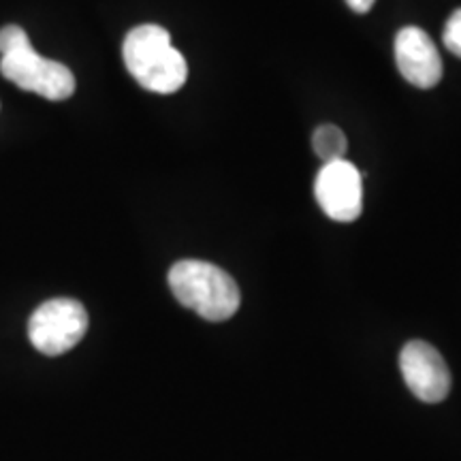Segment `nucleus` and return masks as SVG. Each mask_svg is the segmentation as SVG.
<instances>
[{
    "label": "nucleus",
    "instance_id": "obj_1",
    "mask_svg": "<svg viewBox=\"0 0 461 461\" xmlns=\"http://www.w3.org/2000/svg\"><path fill=\"white\" fill-rule=\"evenodd\" d=\"M122 56L135 82L149 92L173 95L186 84V58L173 48L171 34L163 26L143 24L132 28L124 39Z\"/></svg>",
    "mask_w": 461,
    "mask_h": 461
},
{
    "label": "nucleus",
    "instance_id": "obj_2",
    "mask_svg": "<svg viewBox=\"0 0 461 461\" xmlns=\"http://www.w3.org/2000/svg\"><path fill=\"white\" fill-rule=\"evenodd\" d=\"M169 286L184 308L210 322L229 321L240 310V286L214 263L186 258L169 269Z\"/></svg>",
    "mask_w": 461,
    "mask_h": 461
},
{
    "label": "nucleus",
    "instance_id": "obj_3",
    "mask_svg": "<svg viewBox=\"0 0 461 461\" xmlns=\"http://www.w3.org/2000/svg\"><path fill=\"white\" fill-rule=\"evenodd\" d=\"M88 331V312L75 299H50L28 321V338L39 353L58 357L82 342Z\"/></svg>",
    "mask_w": 461,
    "mask_h": 461
},
{
    "label": "nucleus",
    "instance_id": "obj_4",
    "mask_svg": "<svg viewBox=\"0 0 461 461\" xmlns=\"http://www.w3.org/2000/svg\"><path fill=\"white\" fill-rule=\"evenodd\" d=\"M0 73L17 88L34 92L50 101H65L75 92V75L71 68L37 54L31 43L0 58Z\"/></svg>",
    "mask_w": 461,
    "mask_h": 461
},
{
    "label": "nucleus",
    "instance_id": "obj_5",
    "mask_svg": "<svg viewBox=\"0 0 461 461\" xmlns=\"http://www.w3.org/2000/svg\"><path fill=\"white\" fill-rule=\"evenodd\" d=\"M321 210L336 222H355L363 212V176L348 160L325 163L314 182Z\"/></svg>",
    "mask_w": 461,
    "mask_h": 461
},
{
    "label": "nucleus",
    "instance_id": "obj_6",
    "mask_svg": "<svg viewBox=\"0 0 461 461\" xmlns=\"http://www.w3.org/2000/svg\"><path fill=\"white\" fill-rule=\"evenodd\" d=\"M402 376L408 389L420 402L438 403L451 391V372L434 346L423 339H412L402 348L400 355Z\"/></svg>",
    "mask_w": 461,
    "mask_h": 461
},
{
    "label": "nucleus",
    "instance_id": "obj_7",
    "mask_svg": "<svg viewBox=\"0 0 461 461\" xmlns=\"http://www.w3.org/2000/svg\"><path fill=\"white\" fill-rule=\"evenodd\" d=\"M395 62L408 84L429 90L442 79V58L423 28L406 26L395 37Z\"/></svg>",
    "mask_w": 461,
    "mask_h": 461
},
{
    "label": "nucleus",
    "instance_id": "obj_8",
    "mask_svg": "<svg viewBox=\"0 0 461 461\" xmlns=\"http://www.w3.org/2000/svg\"><path fill=\"white\" fill-rule=\"evenodd\" d=\"M312 148L322 163H336V160H344L348 140H346L344 131L339 126L322 124L314 131Z\"/></svg>",
    "mask_w": 461,
    "mask_h": 461
},
{
    "label": "nucleus",
    "instance_id": "obj_9",
    "mask_svg": "<svg viewBox=\"0 0 461 461\" xmlns=\"http://www.w3.org/2000/svg\"><path fill=\"white\" fill-rule=\"evenodd\" d=\"M442 43L453 56L461 58V9L453 11V15L447 20L445 32H442Z\"/></svg>",
    "mask_w": 461,
    "mask_h": 461
},
{
    "label": "nucleus",
    "instance_id": "obj_10",
    "mask_svg": "<svg viewBox=\"0 0 461 461\" xmlns=\"http://www.w3.org/2000/svg\"><path fill=\"white\" fill-rule=\"evenodd\" d=\"M26 43H31V39H28L24 28L20 26L0 28V56L9 54V51L22 48V45Z\"/></svg>",
    "mask_w": 461,
    "mask_h": 461
},
{
    "label": "nucleus",
    "instance_id": "obj_11",
    "mask_svg": "<svg viewBox=\"0 0 461 461\" xmlns=\"http://www.w3.org/2000/svg\"><path fill=\"white\" fill-rule=\"evenodd\" d=\"M374 3H376V0H346V5H348L355 14H367V11L374 7Z\"/></svg>",
    "mask_w": 461,
    "mask_h": 461
}]
</instances>
